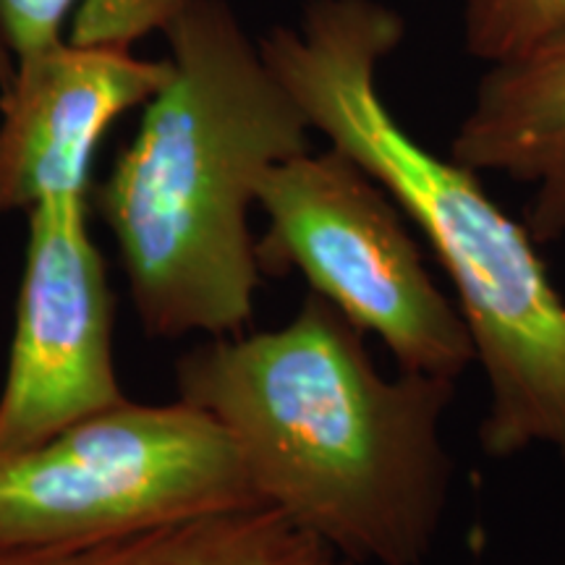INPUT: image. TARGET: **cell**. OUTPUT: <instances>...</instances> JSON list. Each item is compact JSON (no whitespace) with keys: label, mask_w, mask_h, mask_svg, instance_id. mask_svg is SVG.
Masks as SVG:
<instances>
[{"label":"cell","mask_w":565,"mask_h":565,"mask_svg":"<svg viewBox=\"0 0 565 565\" xmlns=\"http://www.w3.org/2000/svg\"><path fill=\"white\" fill-rule=\"evenodd\" d=\"M364 333L309 294L286 324L207 338L175 391L228 429L263 505L351 565H422L448 508L456 380L374 366Z\"/></svg>","instance_id":"1"},{"label":"cell","mask_w":565,"mask_h":565,"mask_svg":"<svg viewBox=\"0 0 565 565\" xmlns=\"http://www.w3.org/2000/svg\"><path fill=\"white\" fill-rule=\"evenodd\" d=\"M401 40L404 21L377 0H315L263 53L309 126L385 189L440 263L490 387L484 454L565 458V296L479 173L416 141L385 105L377 68Z\"/></svg>","instance_id":"2"},{"label":"cell","mask_w":565,"mask_h":565,"mask_svg":"<svg viewBox=\"0 0 565 565\" xmlns=\"http://www.w3.org/2000/svg\"><path fill=\"white\" fill-rule=\"evenodd\" d=\"M166 32L171 79L95 202L147 335H236L263 280L259 181L309 150L312 126L223 0H192Z\"/></svg>","instance_id":"3"},{"label":"cell","mask_w":565,"mask_h":565,"mask_svg":"<svg viewBox=\"0 0 565 565\" xmlns=\"http://www.w3.org/2000/svg\"><path fill=\"white\" fill-rule=\"evenodd\" d=\"M259 505L228 429L181 398H126L0 461L6 545L105 540Z\"/></svg>","instance_id":"4"},{"label":"cell","mask_w":565,"mask_h":565,"mask_svg":"<svg viewBox=\"0 0 565 565\" xmlns=\"http://www.w3.org/2000/svg\"><path fill=\"white\" fill-rule=\"evenodd\" d=\"M267 231L263 273H299L404 372L456 380L475 343L456 301L437 286L412 223L383 186L335 147L278 162L257 189Z\"/></svg>","instance_id":"5"},{"label":"cell","mask_w":565,"mask_h":565,"mask_svg":"<svg viewBox=\"0 0 565 565\" xmlns=\"http://www.w3.org/2000/svg\"><path fill=\"white\" fill-rule=\"evenodd\" d=\"M121 401L113 296L87 225V196L34 204L0 393V461Z\"/></svg>","instance_id":"6"},{"label":"cell","mask_w":565,"mask_h":565,"mask_svg":"<svg viewBox=\"0 0 565 565\" xmlns=\"http://www.w3.org/2000/svg\"><path fill=\"white\" fill-rule=\"evenodd\" d=\"M168 79L171 61L66 40L13 61L9 87L0 89V215L87 196L105 134Z\"/></svg>","instance_id":"7"},{"label":"cell","mask_w":565,"mask_h":565,"mask_svg":"<svg viewBox=\"0 0 565 565\" xmlns=\"http://www.w3.org/2000/svg\"><path fill=\"white\" fill-rule=\"evenodd\" d=\"M450 158L477 173L532 186L526 228L540 244L565 236V24L524 51L487 63Z\"/></svg>","instance_id":"8"},{"label":"cell","mask_w":565,"mask_h":565,"mask_svg":"<svg viewBox=\"0 0 565 565\" xmlns=\"http://www.w3.org/2000/svg\"><path fill=\"white\" fill-rule=\"evenodd\" d=\"M0 565H351L273 508L202 519L66 545H6Z\"/></svg>","instance_id":"9"},{"label":"cell","mask_w":565,"mask_h":565,"mask_svg":"<svg viewBox=\"0 0 565 565\" xmlns=\"http://www.w3.org/2000/svg\"><path fill=\"white\" fill-rule=\"evenodd\" d=\"M565 24V0H469L463 40L471 55L494 63Z\"/></svg>","instance_id":"10"},{"label":"cell","mask_w":565,"mask_h":565,"mask_svg":"<svg viewBox=\"0 0 565 565\" xmlns=\"http://www.w3.org/2000/svg\"><path fill=\"white\" fill-rule=\"evenodd\" d=\"M189 3L192 0H79L68 42L129 51L139 34L168 30Z\"/></svg>","instance_id":"11"},{"label":"cell","mask_w":565,"mask_h":565,"mask_svg":"<svg viewBox=\"0 0 565 565\" xmlns=\"http://www.w3.org/2000/svg\"><path fill=\"white\" fill-rule=\"evenodd\" d=\"M76 3L79 0H0V34L13 61L58 45Z\"/></svg>","instance_id":"12"},{"label":"cell","mask_w":565,"mask_h":565,"mask_svg":"<svg viewBox=\"0 0 565 565\" xmlns=\"http://www.w3.org/2000/svg\"><path fill=\"white\" fill-rule=\"evenodd\" d=\"M11 76H13V55L9 47H6L3 34H0V89L9 87Z\"/></svg>","instance_id":"13"}]
</instances>
